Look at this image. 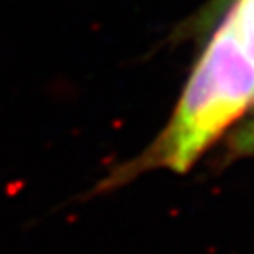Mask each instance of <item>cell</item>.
Returning a JSON list of instances; mask_svg holds the SVG:
<instances>
[{
  "label": "cell",
  "instance_id": "1",
  "mask_svg": "<svg viewBox=\"0 0 254 254\" xmlns=\"http://www.w3.org/2000/svg\"><path fill=\"white\" fill-rule=\"evenodd\" d=\"M254 101V39L222 20L187 81L170 124L143 155L119 170L124 182L152 168L186 171Z\"/></svg>",
  "mask_w": 254,
  "mask_h": 254
},
{
  "label": "cell",
  "instance_id": "2",
  "mask_svg": "<svg viewBox=\"0 0 254 254\" xmlns=\"http://www.w3.org/2000/svg\"><path fill=\"white\" fill-rule=\"evenodd\" d=\"M231 147L237 154L254 155V122L244 126L231 136Z\"/></svg>",
  "mask_w": 254,
  "mask_h": 254
},
{
  "label": "cell",
  "instance_id": "3",
  "mask_svg": "<svg viewBox=\"0 0 254 254\" xmlns=\"http://www.w3.org/2000/svg\"><path fill=\"white\" fill-rule=\"evenodd\" d=\"M231 2H233V0H214V4L210 5L208 12H206V14L203 16V18H205L206 21H210L212 14L215 16V14H219L221 11H224V9H226V5H228V4H231Z\"/></svg>",
  "mask_w": 254,
  "mask_h": 254
}]
</instances>
